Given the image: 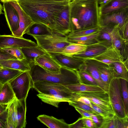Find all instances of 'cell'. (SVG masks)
Segmentation results:
<instances>
[{
  "mask_svg": "<svg viewBox=\"0 0 128 128\" xmlns=\"http://www.w3.org/2000/svg\"><path fill=\"white\" fill-rule=\"evenodd\" d=\"M3 3L4 11L7 24L12 33L18 28V15L16 10L9 1Z\"/></svg>",
  "mask_w": 128,
  "mask_h": 128,
  "instance_id": "obj_17",
  "label": "cell"
},
{
  "mask_svg": "<svg viewBox=\"0 0 128 128\" xmlns=\"http://www.w3.org/2000/svg\"><path fill=\"white\" fill-rule=\"evenodd\" d=\"M16 0L17 1H18V0Z\"/></svg>",
  "mask_w": 128,
  "mask_h": 128,
  "instance_id": "obj_57",
  "label": "cell"
},
{
  "mask_svg": "<svg viewBox=\"0 0 128 128\" xmlns=\"http://www.w3.org/2000/svg\"><path fill=\"white\" fill-rule=\"evenodd\" d=\"M99 27L84 29H80L74 30L66 36L67 38L80 37L93 34L98 32Z\"/></svg>",
  "mask_w": 128,
  "mask_h": 128,
  "instance_id": "obj_36",
  "label": "cell"
},
{
  "mask_svg": "<svg viewBox=\"0 0 128 128\" xmlns=\"http://www.w3.org/2000/svg\"></svg>",
  "mask_w": 128,
  "mask_h": 128,
  "instance_id": "obj_60",
  "label": "cell"
},
{
  "mask_svg": "<svg viewBox=\"0 0 128 128\" xmlns=\"http://www.w3.org/2000/svg\"><path fill=\"white\" fill-rule=\"evenodd\" d=\"M8 82L18 100L26 99L30 89L33 88V83L29 71L23 72Z\"/></svg>",
  "mask_w": 128,
  "mask_h": 128,
  "instance_id": "obj_5",
  "label": "cell"
},
{
  "mask_svg": "<svg viewBox=\"0 0 128 128\" xmlns=\"http://www.w3.org/2000/svg\"><path fill=\"white\" fill-rule=\"evenodd\" d=\"M33 62L48 71L56 72H60L62 66L47 52L34 58Z\"/></svg>",
  "mask_w": 128,
  "mask_h": 128,
  "instance_id": "obj_18",
  "label": "cell"
},
{
  "mask_svg": "<svg viewBox=\"0 0 128 128\" xmlns=\"http://www.w3.org/2000/svg\"><path fill=\"white\" fill-rule=\"evenodd\" d=\"M116 128H128V116L120 118L115 115Z\"/></svg>",
  "mask_w": 128,
  "mask_h": 128,
  "instance_id": "obj_42",
  "label": "cell"
},
{
  "mask_svg": "<svg viewBox=\"0 0 128 128\" xmlns=\"http://www.w3.org/2000/svg\"></svg>",
  "mask_w": 128,
  "mask_h": 128,
  "instance_id": "obj_56",
  "label": "cell"
},
{
  "mask_svg": "<svg viewBox=\"0 0 128 128\" xmlns=\"http://www.w3.org/2000/svg\"><path fill=\"white\" fill-rule=\"evenodd\" d=\"M77 72L80 83L89 85L98 86L96 80L83 69L80 68Z\"/></svg>",
  "mask_w": 128,
  "mask_h": 128,
  "instance_id": "obj_35",
  "label": "cell"
},
{
  "mask_svg": "<svg viewBox=\"0 0 128 128\" xmlns=\"http://www.w3.org/2000/svg\"><path fill=\"white\" fill-rule=\"evenodd\" d=\"M114 26H107L99 27L98 40H106L112 43V34Z\"/></svg>",
  "mask_w": 128,
  "mask_h": 128,
  "instance_id": "obj_37",
  "label": "cell"
},
{
  "mask_svg": "<svg viewBox=\"0 0 128 128\" xmlns=\"http://www.w3.org/2000/svg\"><path fill=\"white\" fill-rule=\"evenodd\" d=\"M128 7V0H110L99 7L100 15H104Z\"/></svg>",
  "mask_w": 128,
  "mask_h": 128,
  "instance_id": "obj_21",
  "label": "cell"
},
{
  "mask_svg": "<svg viewBox=\"0 0 128 128\" xmlns=\"http://www.w3.org/2000/svg\"><path fill=\"white\" fill-rule=\"evenodd\" d=\"M41 122L50 128H69V124L63 119H58L55 117L45 114L40 115L37 117Z\"/></svg>",
  "mask_w": 128,
  "mask_h": 128,
  "instance_id": "obj_23",
  "label": "cell"
},
{
  "mask_svg": "<svg viewBox=\"0 0 128 128\" xmlns=\"http://www.w3.org/2000/svg\"><path fill=\"white\" fill-rule=\"evenodd\" d=\"M74 93V94L73 101L75 100L80 102L92 108L91 102L88 99L84 96H79L76 93Z\"/></svg>",
  "mask_w": 128,
  "mask_h": 128,
  "instance_id": "obj_44",
  "label": "cell"
},
{
  "mask_svg": "<svg viewBox=\"0 0 128 128\" xmlns=\"http://www.w3.org/2000/svg\"><path fill=\"white\" fill-rule=\"evenodd\" d=\"M32 36L36 40L37 46L48 53L60 54L66 46L72 43L68 41L66 36L56 33Z\"/></svg>",
  "mask_w": 128,
  "mask_h": 128,
  "instance_id": "obj_4",
  "label": "cell"
},
{
  "mask_svg": "<svg viewBox=\"0 0 128 128\" xmlns=\"http://www.w3.org/2000/svg\"><path fill=\"white\" fill-rule=\"evenodd\" d=\"M6 115L7 112L6 110L4 112L0 115V128H5Z\"/></svg>",
  "mask_w": 128,
  "mask_h": 128,
  "instance_id": "obj_48",
  "label": "cell"
},
{
  "mask_svg": "<svg viewBox=\"0 0 128 128\" xmlns=\"http://www.w3.org/2000/svg\"><path fill=\"white\" fill-rule=\"evenodd\" d=\"M26 99H24L20 100L17 99L16 128L26 127L27 124L26 116Z\"/></svg>",
  "mask_w": 128,
  "mask_h": 128,
  "instance_id": "obj_26",
  "label": "cell"
},
{
  "mask_svg": "<svg viewBox=\"0 0 128 128\" xmlns=\"http://www.w3.org/2000/svg\"><path fill=\"white\" fill-rule=\"evenodd\" d=\"M83 60L84 61V63L80 68L89 74L97 82L98 86L106 91L104 86L100 78L98 69L100 67L108 64L93 59Z\"/></svg>",
  "mask_w": 128,
  "mask_h": 128,
  "instance_id": "obj_16",
  "label": "cell"
},
{
  "mask_svg": "<svg viewBox=\"0 0 128 128\" xmlns=\"http://www.w3.org/2000/svg\"><path fill=\"white\" fill-rule=\"evenodd\" d=\"M128 41L122 37L118 26H114L112 32V44L120 51L125 59L128 58Z\"/></svg>",
  "mask_w": 128,
  "mask_h": 128,
  "instance_id": "obj_19",
  "label": "cell"
},
{
  "mask_svg": "<svg viewBox=\"0 0 128 128\" xmlns=\"http://www.w3.org/2000/svg\"><path fill=\"white\" fill-rule=\"evenodd\" d=\"M26 60L30 63L33 62L35 58L45 54L46 52L38 46L21 48Z\"/></svg>",
  "mask_w": 128,
  "mask_h": 128,
  "instance_id": "obj_30",
  "label": "cell"
},
{
  "mask_svg": "<svg viewBox=\"0 0 128 128\" xmlns=\"http://www.w3.org/2000/svg\"><path fill=\"white\" fill-rule=\"evenodd\" d=\"M37 46L34 42L23 37H16L12 34H0V48L12 47L22 48Z\"/></svg>",
  "mask_w": 128,
  "mask_h": 128,
  "instance_id": "obj_12",
  "label": "cell"
},
{
  "mask_svg": "<svg viewBox=\"0 0 128 128\" xmlns=\"http://www.w3.org/2000/svg\"><path fill=\"white\" fill-rule=\"evenodd\" d=\"M2 2L10 1L9 0H0Z\"/></svg>",
  "mask_w": 128,
  "mask_h": 128,
  "instance_id": "obj_54",
  "label": "cell"
},
{
  "mask_svg": "<svg viewBox=\"0 0 128 128\" xmlns=\"http://www.w3.org/2000/svg\"><path fill=\"white\" fill-rule=\"evenodd\" d=\"M122 95L123 99L124 111L126 116H128V81L120 78Z\"/></svg>",
  "mask_w": 128,
  "mask_h": 128,
  "instance_id": "obj_38",
  "label": "cell"
},
{
  "mask_svg": "<svg viewBox=\"0 0 128 128\" xmlns=\"http://www.w3.org/2000/svg\"><path fill=\"white\" fill-rule=\"evenodd\" d=\"M69 128H86L83 122L82 117L74 123L69 124Z\"/></svg>",
  "mask_w": 128,
  "mask_h": 128,
  "instance_id": "obj_46",
  "label": "cell"
},
{
  "mask_svg": "<svg viewBox=\"0 0 128 128\" xmlns=\"http://www.w3.org/2000/svg\"><path fill=\"white\" fill-rule=\"evenodd\" d=\"M69 7L73 31L99 27L100 14L97 0H72Z\"/></svg>",
  "mask_w": 128,
  "mask_h": 128,
  "instance_id": "obj_2",
  "label": "cell"
},
{
  "mask_svg": "<svg viewBox=\"0 0 128 128\" xmlns=\"http://www.w3.org/2000/svg\"><path fill=\"white\" fill-rule=\"evenodd\" d=\"M52 31L54 33L64 36L73 31L70 20L69 6L63 10L55 20Z\"/></svg>",
  "mask_w": 128,
  "mask_h": 128,
  "instance_id": "obj_11",
  "label": "cell"
},
{
  "mask_svg": "<svg viewBox=\"0 0 128 128\" xmlns=\"http://www.w3.org/2000/svg\"><path fill=\"white\" fill-rule=\"evenodd\" d=\"M33 88L38 93L46 94H58L70 97L72 93L65 86L44 81L33 83Z\"/></svg>",
  "mask_w": 128,
  "mask_h": 128,
  "instance_id": "obj_9",
  "label": "cell"
},
{
  "mask_svg": "<svg viewBox=\"0 0 128 128\" xmlns=\"http://www.w3.org/2000/svg\"><path fill=\"white\" fill-rule=\"evenodd\" d=\"M48 53L61 66L70 69L77 70L84 62V60L81 58L68 56L60 54Z\"/></svg>",
  "mask_w": 128,
  "mask_h": 128,
  "instance_id": "obj_15",
  "label": "cell"
},
{
  "mask_svg": "<svg viewBox=\"0 0 128 128\" xmlns=\"http://www.w3.org/2000/svg\"><path fill=\"white\" fill-rule=\"evenodd\" d=\"M128 22V7L106 14L100 15L99 27L118 26L121 31Z\"/></svg>",
  "mask_w": 128,
  "mask_h": 128,
  "instance_id": "obj_7",
  "label": "cell"
},
{
  "mask_svg": "<svg viewBox=\"0 0 128 128\" xmlns=\"http://www.w3.org/2000/svg\"><path fill=\"white\" fill-rule=\"evenodd\" d=\"M85 59L95 60L108 65L114 62H123L124 60L120 51L112 44L99 54L84 59Z\"/></svg>",
  "mask_w": 128,
  "mask_h": 128,
  "instance_id": "obj_13",
  "label": "cell"
},
{
  "mask_svg": "<svg viewBox=\"0 0 128 128\" xmlns=\"http://www.w3.org/2000/svg\"><path fill=\"white\" fill-rule=\"evenodd\" d=\"M75 93L79 96L86 98L91 102L108 113L115 114L107 92L102 90Z\"/></svg>",
  "mask_w": 128,
  "mask_h": 128,
  "instance_id": "obj_8",
  "label": "cell"
},
{
  "mask_svg": "<svg viewBox=\"0 0 128 128\" xmlns=\"http://www.w3.org/2000/svg\"><path fill=\"white\" fill-rule=\"evenodd\" d=\"M99 128H116L115 115L110 118L102 119V124Z\"/></svg>",
  "mask_w": 128,
  "mask_h": 128,
  "instance_id": "obj_41",
  "label": "cell"
},
{
  "mask_svg": "<svg viewBox=\"0 0 128 128\" xmlns=\"http://www.w3.org/2000/svg\"><path fill=\"white\" fill-rule=\"evenodd\" d=\"M2 68V66H0V70Z\"/></svg>",
  "mask_w": 128,
  "mask_h": 128,
  "instance_id": "obj_55",
  "label": "cell"
},
{
  "mask_svg": "<svg viewBox=\"0 0 128 128\" xmlns=\"http://www.w3.org/2000/svg\"><path fill=\"white\" fill-rule=\"evenodd\" d=\"M91 103L92 108L102 117V119L110 118L115 115H113L108 113L95 104L91 102Z\"/></svg>",
  "mask_w": 128,
  "mask_h": 128,
  "instance_id": "obj_43",
  "label": "cell"
},
{
  "mask_svg": "<svg viewBox=\"0 0 128 128\" xmlns=\"http://www.w3.org/2000/svg\"><path fill=\"white\" fill-rule=\"evenodd\" d=\"M115 114L123 118L126 116L122 95L120 78H115L111 81L107 92Z\"/></svg>",
  "mask_w": 128,
  "mask_h": 128,
  "instance_id": "obj_6",
  "label": "cell"
},
{
  "mask_svg": "<svg viewBox=\"0 0 128 128\" xmlns=\"http://www.w3.org/2000/svg\"><path fill=\"white\" fill-rule=\"evenodd\" d=\"M11 59H17L15 57L0 50V61Z\"/></svg>",
  "mask_w": 128,
  "mask_h": 128,
  "instance_id": "obj_49",
  "label": "cell"
},
{
  "mask_svg": "<svg viewBox=\"0 0 128 128\" xmlns=\"http://www.w3.org/2000/svg\"><path fill=\"white\" fill-rule=\"evenodd\" d=\"M17 99L16 98L7 105V112L5 128H16Z\"/></svg>",
  "mask_w": 128,
  "mask_h": 128,
  "instance_id": "obj_22",
  "label": "cell"
},
{
  "mask_svg": "<svg viewBox=\"0 0 128 128\" xmlns=\"http://www.w3.org/2000/svg\"><path fill=\"white\" fill-rule=\"evenodd\" d=\"M0 50L10 54L20 60L26 59L22 52L21 48L16 47H8L0 48Z\"/></svg>",
  "mask_w": 128,
  "mask_h": 128,
  "instance_id": "obj_39",
  "label": "cell"
},
{
  "mask_svg": "<svg viewBox=\"0 0 128 128\" xmlns=\"http://www.w3.org/2000/svg\"><path fill=\"white\" fill-rule=\"evenodd\" d=\"M7 105L0 104V115L4 112L6 110Z\"/></svg>",
  "mask_w": 128,
  "mask_h": 128,
  "instance_id": "obj_50",
  "label": "cell"
},
{
  "mask_svg": "<svg viewBox=\"0 0 128 128\" xmlns=\"http://www.w3.org/2000/svg\"><path fill=\"white\" fill-rule=\"evenodd\" d=\"M54 33L52 30L46 26L35 23L31 26L26 34L32 36L34 35H50Z\"/></svg>",
  "mask_w": 128,
  "mask_h": 128,
  "instance_id": "obj_33",
  "label": "cell"
},
{
  "mask_svg": "<svg viewBox=\"0 0 128 128\" xmlns=\"http://www.w3.org/2000/svg\"><path fill=\"white\" fill-rule=\"evenodd\" d=\"M98 32L89 35L76 37L67 38L68 41L71 43L88 45L98 42Z\"/></svg>",
  "mask_w": 128,
  "mask_h": 128,
  "instance_id": "obj_29",
  "label": "cell"
},
{
  "mask_svg": "<svg viewBox=\"0 0 128 128\" xmlns=\"http://www.w3.org/2000/svg\"><path fill=\"white\" fill-rule=\"evenodd\" d=\"M3 84H1L0 82V93L1 91L2 90L3 86Z\"/></svg>",
  "mask_w": 128,
  "mask_h": 128,
  "instance_id": "obj_53",
  "label": "cell"
},
{
  "mask_svg": "<svg viewBox=\"0 0 128 128\" xmlns=\"http://www.w3.org/2000/svg\"><path fill=\"white\" fill-rule=\"evenodd\" d=\"M16 98L10 84L6 82L3 84L0 93V104L7 105Z\"/></svg>",
  "mask_w": 128,
  "mask_h": 128,
  "instance_id": "obj_28",
  "label": "cell"
},
{
  "mask_svg": "<svg viewBox=\"0 0 128 128\" xmlns=\"http://www.w3.org/2000/svg\"><path fill=\"white\" fill-rule=\"evenodd\" d=\"M68 103L69 105L73 106L74 108H80L96 114H99L92 108L80 102L74 100Z\"/></svg>",
  "mask_w": 128,
  "mask_h": 128,
  "instance_id": "obj_40",
  "label": "cell"
},
{
  "mask_svg": "<svg viewBox=\"0 0 128 128\" xmlns=\"http://www.w3.org/2000/svg\"><path fill=\"white\" fill-rule=\"evenodd\" d=\"M110 0H97L99 7L102 6Z\"/></svg>",
  "mask_w": 128,
  "mask_h": 128,
  "instance_id": "obj_51",
  "label": "cell"
},
{
  "mask_svg": "<svg viewBox=\"0 0 128 128\" xmlns=\"http://www.w3.org/2000/svg\"><path fill=\"white\" fill-rule=\"evenodd\" d=\"M9 1L17 12L19 18L18 28L16 31L12 32V34L18 37H23V35L27 34L30 27L35 23L23 10L16 0Z\"/></svg>",
  "mask_w": 128,
  "mask_h": 128,
  "instance_id": "obj_10",
  "label": "cell"
},
{
  "mask_svg": "<svg viewBox=\"0 0 128 128\" xmlns=\"http://www.w3.org/2000/svg\"><path fill=\"white\" fill-rule=\"evenodd\" d=\"M23 72L16 70L2 67L0 70V82L4 84L12 80Z\"/></svg>",
  "mask_w": 128,
  "mask_h": 128,
  "instance_id": "obj_32",
  "label": "cell"
},
{
  "mask_svg": "<svg viewBox=\"0 0 128 128\" xmlns=\"http://www.w3.org/2000/svg\"><path fill=\"white\" fill-rule=\"evenodd\" d=\"M30 64L26 59L20 60L11 59L0 61V64L3 68L16 70L23 72L30 70Z\"/></svg>",
  "mask_w": 128,
  "mask_h": 128,
  "instance_id": "obj_20",
  "label": "cell"
},
{
  "mask_svg": "<svg viewBox=\"0 0 128 128\" xmlns=\"http://www.w3.org/2000/svg\"><path fill=\"white\" fill-rule=\"evenodd\" d=\"M98 71L106 91L107 92L112 80L114 78H117L116 74L113 69L108 65L100 67Z\"/></svg>",
  "mask_w": 128,
  "mask_h": 128,
  "instance_id": "obj_24",
  "label": "cell"
},
{
  "mask_svg": "<svg viewBox=\"0 0 128 128\" xmlns=\"http://www.w3.org/2000/svg\"><path fill=\"white\" fill-rule=\"evenodd\" d=\"M29 72L33 83L44 81L64 86L80 83L77 70L62 67L60 72H50L34 62L30 64Z\"/></svg>",
  "mask_w": 128,
  "mask_h": 128,
  "instance_id": "obj_3",
  "label": "cell"
},
{
  "mask_svg": "<svg viewBox=\"0 0 128 128\" xmlns=\"http://www.w3.org/2000/svg\"><path fill=\"white\" fill-rule=\"evenodd\" d=\"M65 86L72 93L104 90L98 86L89 85L80 83Z\"/></svg>",
  "mask_w": 128,
  "mask_h": 128,
  "instance_id": "obj_31",
  "label": "cell"
},
{
  "mask_svg": "<svg viewBox=\"0 0 128 128\" xmlns=\"http://www.w3.org/2000/svg\"><path fill=\"white\" fill-rule=\"evenodd\" d=\"M112 44V42L107 41H99L87 45L85 50L71 56L82 59L95 56L104 51Z\"/></svg>",
  "mask_w": 128,
  "mask_h": 128,
  "instance_id": "obj_14",
  "label": "cell"
},
{
  "mask_svg": "<svg viewBox=\"0 0 128 128\" xmlns=\"http://www.w3.org/2000/svg\"><path fill=\"white\" fill-rule=\"evenodd\" d=\"M74 108L76 110L82 115V117L88 118L91 119L92 117L96 114L93 112L87 111L80 108Z\"/></svg>",
  "mask_w": 128,
  "mask_h": 128,
  "instance_id": "obj_47",
  "label": "cell"
},
{
  "mask_svg": "<svg viewBox=\"0 0 128 128\" xmlns=\"http://www.w3.org/2000/svg\"><path fill=\"white\" fill-rule=\"evenodd\" d=\"M0 66L2 67V66L1 65V64H0Z\"/></svg>",
  "mask_w": 128,
  "mask_h": 128,
  "instance_id": "obj_59",
  "label": "cell"
},
{
  "mask_svg": "<svg viewBox=\"0 0 128 128\" xmlns=\"http://www.w3.org/2000/svg\"><path fill=\"white\" fill-rule=\"evenodd\" d=\"M128 58L123 62H114L108 65L114 70L117 78L128 81Z\"/></svg>",
  "mask_w": 128,
  "mask_h": 128,
  "instance_id": "obj_27",
  "label": "cell"
},
{
  "mask_svg": "<svg viewBox=\"0 0 128 128\" xmlns=\"http://www.w3.org/2000/svg\"><path fill=\"white\" fill-rule=\"evenodd\" d=\"M37 96L44 102L57 108L60 102H68L72 100V96L70 97H67L58 94H46L40 93H39Z\"/></svg>",
  "mask_w": 128,
  "mask_h": 128,
  "instance_id": "obj_25",
  "label": "cell"
},
{
  "mask_svg": "<svg viewBox=\"0 0 128 128\" xmlns=\"http://www.w3.org/2000/svg\"><path fill=\"white\" fill-rule=\"evenodd\" d=\"M3 7L2 6V5L0 3V15L1 14H3V13L2 12V10H3Z\"/></svg>",
  "mask_w": 128,
  "mask_h": 128,
  "instance_id": "obj_52",
  "label": "cell"
},
{
  "mask_svg": "<svg viewBox=\"0 0 128 128\" xmlns=\"http://www.w3.org/2000/svg\"><path fill=\"white\" fill-rule=\"evenodd\" d=\"M17 1L35 23L43 24L52 31L55 20L63 10L69 6L70 2L68 0H20Z\"/></svg>",
  "mask_w": 128,
  "mask_h": 128,
  "instance_id": "obj_1",
  "label": "cell"
},
{
  "mask_svg": "<svg viewBox=\"0 0 128 128\" xmlns=\"http://www.w3.org/2000/svg\"><path fill=\"white\" fill-rule=\"evenodd\" d=\"M82 121L86 128H98L92 120L90 118L82 117Z\"/></svg>",
  "mask_w": 128,
  "mask_h": 128,
  "instance_id": "obj_45",
  "label": "cell"
},
{
  "mask_svg": "<svg viewBox=\"0 0 128 128\" xmlns=\"http://www.w3.org/2000/svg\"><path fill=\"white\" fill-rule=\"evenodd\" d=\"M69 0V1H70V2H71L72 0Z\"/></svg>",
  "mask_w": 128,
  "mask_h": 128,
  "instance_id": "obj_58",
  "label": "cell"
},
{
  "mask_svg": "<svg viewBox=\"0 0 128 128\" xmlns=\"http://www.w3.org/2000/svg\"><path fill=\"white\" fill-rule=\"evenodd\" d=\"M86 48V45L72 43L66 46L60 54L71 56L84 50Z\"/></svg>",
  "mask_w": 128,
  "mask_h": 128,
  "instance_id": "obj_34",
  "label": "cell"
}]
</instances>
